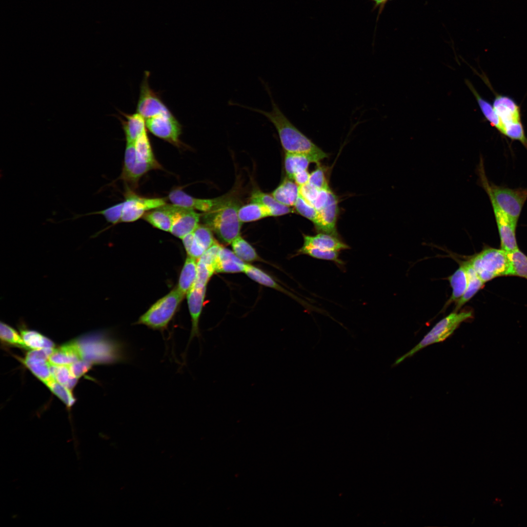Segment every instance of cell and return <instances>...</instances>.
Here are the masks:
<instances>
[{
  "label": "cell",
  "instance_id": "1",
  "mask_svg": "<svg viewBox=\"0 0 527 527\" xmlns=\"http://www.w3.org/2000/svg\"><path fill=\"white\" fill-rule=\"evenodd\" d=\"M264 85L270 96L271 110L267 111L247 106L244 107L262 114L272 123L277 131L285 153L306 155L312 162L317 164L327 158L328 154L297 128L283 113L273 98L269 87L265 84Z\"/></svg>",
  "mask_w": 527,
  "mask_h": 527
},
{
  "label": "cell",
  "instance_id": "2",
  "mask_svg": "<svg viewBox=\"0 0 527 527\" xmlns=\"http://www.w3.org/2000/svg\"><path fill=\"white\" fill-rule=\"evenodd\" d=\"M476 171L479 177L478 183L485 190L490 203H494L508 218L517 223L527 200V188L512 189L489 182L485 173L482 156Z\"/></svg>",
  "mask_w": 527,
  "mask_h": 527
},
{
  "label": "cell",
  "instance_id": "3",
  "mask_svg": "<svg viewBox=\"0 0 527 527\" xmlns=\"http://www.w3.org/2000/svg\"><path fill=\"white\" fill-rule=\"evenodd\" d=\"M82 359L92 364H111L122 362L125 358L122 344L108 337L102 332L85 334L76 340Z\"/></svg>",
  "mask_w": 527,
  "mask_h": 527
},
{
  "label": "cell",
  "instance_id": "4",
  "mask_svg": "<svg viewBox=\"0 0 527 527\" xmlns=\"http://www.w3.org/2000/svg\"><path fill=\"white\" fill-rule=\"evenodd\" d=\"M240 207L234 199L225 198L219 205L203 216L205 224L223 243L230 244L240 236L242 222L238 217Z\"/></svg>",
  "mask_w": 527,
  "mask_h": 527
},
{
  "label": "cell",
  "instance_id": "5",
  "mask_svg": "<svg viewBox=\"0 0 527 527\" xmlns=\"http://www.w3.org/2000/svg\"><path fill=\"white\" fill-rule=\"evenodd\" d=\"M468 260L484 283L497 277L512 276L509 252L501 248L485 246Z\"/></svg>",
  "mask_w": 527,
  "mask_h": 527
},
{
  "label": "cell",
  "instance_id": "6",
  "mask_svg": "<svg viewBox=\"0 0 527 527\" xmlns=\"http://www.w3.org/2000/svg\"><path fill=\"white\" fill-rule=\"evenodd\" d=\"M473 317L471 310L453 312L440 320L426 333L421 341L407 353L397 358L392 366H395L406 358L411 357L426 346L442 342L450 337L461 324Z\"/></svg>",
  "mask_w": 527,
  "mask_h": 527
},
{
  "label": "cell",
  "instance_id": "7",
  "mask_svg": "<svg viewBox=\"0 0 527 527\" xmlns=\"http://www.w3.org/2000/svg\"><path fill=\"white\" fill-rule=\"evenodd\" d=\"M184 296L177 287L174 288L154 303L140 317L136 324L145 325L154 330H164Z\"/></svg>",
  "mask_w": 527,
  "mask_h": 527
},
{
  "label": "cell",
  "instance_id": "8",
  "mask_svg": "<svg viewBox=\"0 0 527 527\" xmlns=\"http://www.w3.org/2000/svg\"><path fill=\"white\" fill-rule=\"evenodd\" d=\"M149 76V72L145 71L141 83L136 112L145 120L160 114H173L162 100L160 94L150 87Z\"/></svg>",
  "mask_w": 527,
  "mask_h": 527
},
{
  "label": "cell",
  "instance_id": "9",
  "mask_svg": "<svg viewBox=\"0 0 527 527\" xmlns=\"http://www.w3.org/2000/svg\"><path fill=\"white\" fill-rule=\"evenodd\" d=\"M147 129L156 137L175 146L182 145L180 140L182 126L173 114H160L146 120Z\"/></svg>",
  "mask_w": 527,
  "mask_h": 527
},
{
  "label": "cell",
  "instance_id": "10",
  "mask_svg": "<svg viewBox=\"0 0 527 527\" xmlns=\"http://www.w3.org/2000/svg\"><path fill=\"white\" fill-rule=\"evenodd\" d=\"M166 203L165 200L162 198L142 197L128 189L123 202L121 222L130 223L136 221L149 211Z\"/></svg>",
  "mask_w": 527,
  "mask_h": 527
},
{
  "label": "cell",
  "instance_id": "11",
  "mask_svg": "<svg viewBox=\"0 0 527 527\" xmlns=\"http://www.w3.org/2000/svg\"><path fill=\"white\" fill-rule=\"evenodd\" d=\"M182 239L188 256L195 259H198L215 242L212 230L205 224H199L193 232Z\"/></svg>",
  "mask_w": 527,
  "mask_h": 527
},
{
  "label": "cell",
  "instance_id": "12",
  "mask_svg": "<svg viewBox=\"0 0 527 527\" xmlns=\"http://www.w3.org/2000/svg\"><path fill=\"white\" fill-rule=\"evenodd\" d=\"M173 222L170 232L179 238L182 239L192 233L199 224L201 215L193 209L173 204Z\"/></svg>",
  "mask_w": 527,
  "mask_h": 527
},
{
  "label": "cell",
  "instance_id": "13",
  "mask_svg": "<svg viewBox=\"0 0 527 527\" xmlns=\"http://www.w3.org/2000/svg\"><path fill=\"white\" fill-rule=\"evenodd\" d=\"M500 239V247L507 252L519 249L516 237L517 223L508 218L493 203H491Z\"/></svg>",
  "mask_w": 527,
  "mask_h": 527
},
{
  "label": "cell",
  "instance_id": "14",
  "mask_svg": "<svg viewBox=\"0 0 527 527\" xmlns=\"http://www.w3.org/2000/svg\"><path fill=\"white\" fill-rule=\"evenodd\" d=\"M155 169L148 165L139 164L136 162L134 142H126L124 162L121 179L126 183L136 186L140 179L149 171Z\"/></svg>",
  "mask_w": 527,
  "mask_h": 527
},
{
  "label": "cell",
  "instance_id": "15",
  "mask_svg": "<svg viewBox=\"0 0 527 527\" xmlns=\"http://www.w3.org/2000/svg\"><path fill=\"white\" fill-rule=\"evenodd\" d=\"M318 211V220L314 224L317 231L338 236L336 229L339 214L338 200L332 191L330 193L326 203Z\"/></svg>",
  "mask_w": 527,
  "mask_h": 527
},
{
  "label": "cell",
  "instance_id": "16",
  "mask_svg": "<svg viewBox=\"0 0 527 527\" xmlns=\"http://www.w3.org/2000/svg\"><path fill=\"white\" fill-rule=\"evenodd\" d=\"M168 199L172 204L186 208L207 212L211 211L225 198L203 199L194 198L180 188L172 190L168 195Z\"/></svg>",
  "mask_w": 527,
  "mask_h": 527
},
{
  "label": "cell",
  "instance_id": "17",
  "mask_svg": "<svg viewBox=\"0 0 527 527\" xmlns=\"http://www.w3.org/2000/svg\"><path fill=\"white\" fill-rule=\"evenodd\" d=\"M206 290V286H193L187 294V304L191 318L192 326L186 350L194 337H196L199 339L201 337L199 321L203 309Z\"/></svg>",
  "mask_w": 527,
  "mask_h": 527
},
{
  "label": "cell",
  "instance_id": "18",
  "mask_svg": "<svg viewBox=\"0 0 527 527\" xmlns=\"http://www.w3.org/2000/svg\"><path fill=\"white\" fill-rule=\"evenodd\" d=\"M493 106L504 127L514 123L521 122L519 106L511 98L496 94L493 101Z\"/></svg>",
  "mask_w": 527,
  "mask_h": 527
},
{
  "label": "cell",
  "instance_id": "19",
  "mask_svg": "<svg viewBox=\"0 0 527 527\" xmlns=\"http://www.w3.org/2000/svg\"><path fill=\"white\" fill-rule=\"evenodd\" d=\"M304 243L302 247L314 248L321 251H337L348 249L349 246L341 241L338 236L319 233L315 235H303Z\"/></svg>",
  "mask_w": 527,
  "mask_h": 527
},
{
  "label": "cell",
  "instance_id": "20",
  "mask_svg": "<svg viewBox=\"0 0 527 527\" xmlns=\"http://www.w3.org/2000/svg\"><path fill=\"white\" fill-rule=\"evenodd\" d=\"M174 217L173 204H165L146 212L142 218L153 226L170 232Z\"/></svg>",
  "mask_w": 527,
  "mask_h": 527
},
{
  "label": "cell",
  "instance_id": "21",
  "mask_svg": "<svg viewBox=\"0 0 527 527\" xmlns=\"http://www.w3.org/2000/svg\"><path fill=\"white\" fill-rule=\"evenodd\" d=\"M82 359L79 345L76 340L54 349L49 362L56 365H70Z\"/></svg>",
  "mask_w": 527,
  "mask_h": 527
},
{
  "label": "cell",
  "instance_id": "22",
  "mask_svg": "<svg viewBox=\"0 0 527 527\" xmlns=\"http://www.w3.org/2000/svg\"><path fill=\"white\" fill-rule=\"evenodd\" d=\"M125 118L119 117L123 130L126 142H134L142 133L147 130L146 120L138 112L126 114L119 111Z\"/></svg>",
  "mask_w": 527,
  "mask_h": 527
},
{
  "label": "cell",
  "instance_id": "23",
  "mask_svg": "<svg viewBox=\"0 0 527 527\" xmlns=\"http://www.w3.org/2000/svg\"><path fill=\"white\" fill-rule=\"evenodd\" d=\"M246 263L240 259L233 251L222 246L215 265L218 273H238L243 272Z\"/></svg>",
  "mask_w": 527,
  "mask_h": 527
},
{
  "label": "cell",
  "instance_id": "24",
  "mask_svg": "<svg viewBox=\"0 0 527 527\" xmlns=\"http://www.w3.org/2000/svg\"><path fill=\"white\" fill-rule=\"evenodd\" d=\"M462 262L466 269L468 284L464 294L455 303L454 312L458 311L484 286L485 284L477 274L468 260Z\"/></svg>",
  "mask_w": 527,
  "mask_h": 527
},
{
  "label": "cell",
  "instance_id": "25",
  "mask_svg": "<svg viewBox=\"0 0 527 527\" xmlns=\"http://www.w3.org/2000/svg\"><path fill=\"white\" fill-rule=\"evenodd\" d=\"M134 143L137 163L151 165L156 169L161 167L155 158L147 130L140 135Z\"/></svg>",
  "mask_w": 527,
  "mask_h": 527
},
{
  "label": "cell",
  "instance_id": "26",
  "mask_svg": "<svg viewBox=\"0 0 527 527\" xmlns=\"http://www.w3.org/2000/svg\"><path fill=\"white\" fill-rule=\"evenodd\" d=\"M452 287V294L446 303L444 308L453 302L456 303L465 293L468 284V278L466 268L462 261L458 268L447 278Z\"/></svg>",
  "mask_w": 527,
  "mask_h": 527
},
{
  "label": "cell",
  "instance_id": "27",
  "mask_svg": "<svg viewBox=\"0 0 527 527\" xmlns=\"http://www.w3.org/2000/svg\"><path fill=\"white\" fill-rule=\"evenodd\" d=\"M299 186L292 179L287 177L272 192L271 195L281 203L287 206H294L298 197Z\"/></svg>",
  "mask_w": 527,
  "mask_h": 527
},
{
  "label": "cell",
  "instance_id": "28",
  "mask_svg": "<svg viewBox=\"0 0 527 527\" xmlns=\"http://www.w3.org/2000/svg\"><path fill=\"white\" fill-rule=\"evenodd\" d=\"M197 262L195 259L186 258L181 272L177 288L184 296L193 286L197 277Z\"/></svg>",
  "mask_w": 527,
  "mask_h": 527
},
{
  "label": "cell",
  "instance_id": "29",
  "mask_svg": "<svg viewBox=\"0 0 527 527\" xmlns=\"http://www.w3.org/2000/svg\"><path fill=\"white\" fill-rule=\"evenodd\" d=\"M251 202L262 204L268 207L272 211L273 216H279L293 212L290 207L278 202L271 195L255 190L251 194Z\"/></svg>",
  "mask_w": 527,
  "mask_h": 527
},
{
  "label": "cell",
  "instance_id": "30",
  "mask_svg": "<svg viewBox=\"0 0 527 527\" xmlns=\"http://www.w3.org/2000/svg\"><path fill=\"white\" fill-rule=\"evenodd\" d=\"M269 216H273L271 210L257 203L251 202L240 207L238 210V217L242 223L255 221Z\"/></svg>",
  "mask_w": 527,
  "mask_h": 527
},
{
  "label": "cell",
  "instance_id": "31",
  "mask_svg": "<svg viewBox=\"0 0 527 527\" xmlns=\"http://www.w3.org/2000/svg\"><path fill=\"white\" fill-rule=\"evenodd\" d=\"M466 83L474 95L481 111L485 118L490 122L492 126L494 127L500 133L502 134L503 131V125L500 121L499 116L496 113L493 105L480 96L469 81H466Z\"/></svg>",
  "mask_w": 527,
  "mask_h": 527
},
{
  "label": "cell",
  "instance_id": "32",
  "mask_svg": "<svg viewBox=\"0 0 527 527\" xmlns=\"http://www.w3.org/2000/svg\"><path fill=\"white\" fill-rule=\"evenodd\" d=\"M312 162L306 155L291 153H285L284 168L288 178L292 179L296 173L307 170L309 165Z\"/></svg>",
  "mask_w": 527,
  "mask_h": 527
},
{
  "label": "cell",
  "instance_id": "33",
  "mask_svg": "<svg viewBox=\"0 0 527 527\" xmlns=\"http://www.w3.org/2000/svg\"><path fill=\"white\" fill-rule=\"evenodd\" d=\"M20 332L27 347L37 349L54 347L51 340L38 331L22 328Z\"/></svg>",
  "mask_w": 527,
  "mask_h": 527
},
{
  "label": "cell",
  "instance_id": "34",
  "mask_svg": "<svg viewBox=\"0 0 527 527\" xmlns=\"http://www.w3.org/2000/svg\"><path fill=\"white\" fill-rule=\"evenodd\" d=\"M231 244L233 251L243 262H250L259 260L255 249L241 236L236 238Z\"/></svg>",
  "mask_w": 527,
  "mask_h": 527
},
{
  "label": "cell",
  "instance_id": "35",
  "mask_svg": "<svg viewBox=\"0 0 527 527\" xmlns=\"http://www.w3.org/2000/svg\"><path fill=\"white\" fill-rule=\"evenodd\" d=\"M24 363L31 371L44 384L52 379L49 361L25 358Z\"/></svg>",
  "mask_w": 527,
  "mask_h": 527
},
{
  "label": "cell",
  "instance_id": "36",
  "mask_svg": "<svg viewBox=\"0 0 527 527\" xmlns=\"http://www.w3.org/2000/svg\"><path fill=\"white\" fill-rule=\"evenodd\" d=\"M243 272L250 279L262 285L285 292V290L270 275L257 267L246 264Z\"/></svg>",
  "mask_w": 527,
  "mask_h": 527
},
{
  "label": "cell",
  "instance_id": "37",
  "mask_svg": "<svg viewBox=\"0 0 527 527\" xmlns=\"http://www.w3.org/2000/svg\"><path fill=\"white\" fill-rule=\"evenodd\" d=\"M123 207V202H122L103 210L83 214H75L71 219L74 220L81 217L92 215H101L104 217L107 222L112 224H116L121 222Z\"/></svg>",
  "mask_w": 527,
  "mask_h": 527
},
{
  "label": "cell",
  "instance_id": "38",
  "mask_svg": "<svg viewBox=\"0 0 527 527\" xmlns=\"http://www.w3.org/2000/svg\"><path fill=\"white\" fill-rule=\"evenodd\" d=\"M50 369L53 378L69 390L77 383L78 379L72 376L68 365H56L50 363Z\"/></svg>",
  "mask_w": 527,
  "mask_h": 527
},
{
  "label": "cell",
  "instance_id": "39",
  "mask_svg": "<svg viewBox=\"0 0 527 527\" xmlns=\"http://www.w3.org/2000/svg\"><path fill=\"white\" fill-rule=\"evenodd\" d=\"M512 265V276L527 280V256L519 249L509 252Z\"/></svg>",
  "mask_w": 527,
  "mask_h": 527
},
{
  "label": "cell",
  "instance_id": "40",
  "mask_svg": "<svg viewBox=\"0 0 527 527\" xmlns=\"http://www.w3.org/2000/svg\"><path fill=\"white\" fill-rule=\"evenodd\" d=\"M300 254L307 255L312 258L319 260L332 261L339 265H343V262L339 258L340 252L337 251H321L314 248L301 247L298 250Z\"/></svg>",
  "mask_w": 527,
  "mask_h": 527
},
{
  "label": "cell",
  "instance_id": "41",
  "mask_svg": "<svg viewBox=\"0 0 527 527\" xmlns=\"http://www.w3.org/2000/svg\"><path fill=\"white\" fill-rule=\"evenodd\" d=\"M0 337L4 343L23 348L27 347L21 336L11 326L2 322L0 323Z\"/></svg>",
  "mask_w": 527,
  "mask_h": 527
},
{
  "label": "cell",
  "instance_id": "42",
  "mask_svg": "<svg viewBox=\"0 0 527 527\" xmlns=\"http://www.w3.org/2000/svg\"><path fill=\"white\" fill-rule=\"evenodd\" d=\"M294 206L297 213L311 221L314 225L316 224L318 211L312 204L299 195Z\"/></svg>",
  "mask_w": 527,
  "mask_h": 527
},
{
  "label": "cell",
  "instance_id": "43",
  "mask_svg": "<svg viewBox=\"0 0 527 527\" xmlns=\"http://www.w3.org/2000/svg\"><path fill=\"white\" fill-rule=\"evenodd\" d=\"M45 385L54 394L58 396L68 406H71L73 405L75 402V399L70 392V390L56 381L55 379H52Z\"/></svg>",
  "mask_w": 527,
  "mask_h": 527
},
{
  "label": "cell",
  "instance_id": "44",
  "mask_svg": "<svg viewBox=\"0 0 527 527\" xmlns=\"http://www.w3.org/2000/svg\"><path fill=\"white\" fill-rule=\"evenodd\" d=\"M221 247L222 245L215 241L198 259V261L204 264L213 274L215 272L216 262Z\"/></svg>",
  "mask_w": 527,
  "mask_h": 527
},
{
  "label": "cell",
  "instance_id": "45",
  "mask_svg": "<svg viewBox=\"0 0 527 527\" xmlns=\"http://www.w3.org/2000/svg\"><path fill=\"white\" fill-rule=\"evenodd\" d=\"M309 183L319 189H330L325 168L318 164L317 168L310 173Z\"/></svg>",
  "mask_w": 527,
  "mask_h": 527
},
{
  "label": "cell",
  "instance_id": "46",
  "mask_svg": "<svg viewBox=\"0 0 527 527\" xmlns=\"http://www.w3.org/2000/svg\"><path fill=\"white\" fill-rule=\"evenodd\" d=\"M92 364L87 360L81 359L68 365V366L72 376L78 379L89 369Z\"/></svg>",
  "mask_w": 527,
  "mask_h": 527
},
{
  "label": "cell",
  "instance_id": "47",
  "mask_svg": "<svg viewBox=\"0 0 527 527\" xmlns=\"http://www.w3.org/2000/svg\"><path fill=\"white\" fill-rule=\"evenodd\" d=\"M320 189L317 188L312 184L307 182L304 185L299 186V194L306 201L312 204L318 195Z\"/></svg>",
  "mask_w": 527,
  "mask_h": 527
},
{
  "label": "cell",
  "instance_id": "48",
  "mask_svg": "<svg viewBox=\"0 0 527 527\" xmlns=\"http://www.w3.org/2000/svg\"><path fill=\"white\" fill-rule=\"evenodd\" d=\"M54 349V348H44L35 349L29 352L27 354L25 358L48 361Z\"/></svg>",
  "mask_w": 527,
  "mask_h": 527
},
{
  "label": "cell",
  "instance_id": "49",
  "mask_svg": "<svg viewBox=\"0 0 527 527\" xmlns=\"http://www.w3.org/2000/svg\"><path fill=\"white\" fill-rule=\"evenodd\" d=\"M332 190L330 189H320L315 200L312 203L313 206L317 210V211L323 208L326 203L329 196L330 192Z\"/></svg>",
  "mask_w": 527,
  "mask_h": 527
},
{
  "label": "cell",
  "instance_id": "50",
  "mask_svg": "<svg viewBox=\"0 0 527 527\" xmlns=\"http://www.w3.org/2000/svg\"><path fill=\"white\" fill-rule=\"evenodd\" d=\"M309 177L310 173L307 170H305L296 173L291 179L299 186H301L308 182Z\"/></svg>",
  "mask_w": 527,
  "mask_h": 527
},
{
  "label": "cell",
  "instance_id": "51",
  "mask_svg": "<svg viewBox=\"0 0 527 527\" xmlns=\"http://www.w3.org/2000/svg\"><path fill=\"white\" fill-rule=\"evenodd\" d=\"M371 0L372 1H373L374 2V6L373 7L372 11L373 10L376 9L377 8L379 9V12H378V16H377V20H376V23H377V21L378 20V19L379 18L380 15L381 14L382 12L383 11L384 8V7L385 6V5L386 4V3L388 1L391 0Z\"/></svg>",
  "mask_w": 527,
  "mask_h": 527
}]
</instances>
